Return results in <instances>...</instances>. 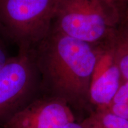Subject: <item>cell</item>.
I'll use <instances>...</instances> for the list:
<instances>
[{
  "instance_id": "cell-1",
  "label": "cell",
  "mask_w": 128,
  "mask_h": 128,
  "mask_svg": "<svg viewBox=\"0 0 128 128\" xmlns=\"http://www.w3.org/2000/svg\"><path fill=\"white\" fill-rule=\"evenodd\" d=\"M31 50L42 94L65 102L80 122L92 112L90 86L97 59L95 46L51 28Z\"/></svg>"
},
{
  "instance_id": "cell-2",
  "label": "cell",
  "mask_w": 128,
  "mask_h": 128,
  "mask_svg": "<svg viewBox=\"0 0 128 128\" xmlns=\"http://www.w3.org/2000/svg\"><path fill=\"white\" fill-rule=\"evenodd\" d=\"M120 20L112 0H58L51 28L96 46L112 39Z\"/></svg>"
},
{
  "instance_id": "cell-3",
  "label": "cell",
  "mask_w": 128,
  "mask_h": 128,
  "mask_svg": "<svg viewBox=\"0 0 128 128\" xmlns=\"http://www.w3.org/2000/svg\"><path fill=\"white\" fill-rule=\"evenodd\" d=\"M58 2L0 0V31L18 50H31L50 32Z\"/></svg>"
},
{
  "instance_id": "cell-4",
  "label": "cell",
  "mask_w": 128,
  "mask_h": 128,
  "mask_svg": "<svg viewBox=\"0 0 128 128\" xmlns=\"http://www.w3.org/2000/svg\"><path fill=\"white\" fill-rule=\"evenodd\" d=\"M42 94L32 50H18L0 69V126Z\"/></svg>"
},
{
  "instance_id": "cell-5",
  "label": "cell",
  "mask_w": 128,
  "mask_h": 128,
  "mask_svg": "<svg viewBox=\"0 0 128 128\" xmlns=\"http://www.w3.org/2000/svg\"><path fill=\"white\" fill-rule=\"evenodd\" d=\"M77 122L74 112L60 99L42 94L15 113L2 128H64Z\"/></svg>"
},
{
  "instance_id": "cell-6",
  "label": "cell",
  "mask_w": 128,
  "mask_h": 128,
  "mask_svg": "<svg viewBox=\"0 0 128 128\" xmlns=\"http://www.w3.org/2000/svg\"><path fill=\"white\" fill-rule=\"evenodd\" d=\"M112 39L95 46L97 59L90 86L92 111L106 109L124 81L114 58Z\"/></svg>"
},
{
  "instance_id": "cell-7",
  "label": "cell",
  "mask_w": 128,
  "mask_h": 128,
  "mask_svg": "<svg viewBox=\"0 0 128 128\" xmlns=\"http://www.w3.org/2000/svg\"><path fill=\"white\" fill-rule=\"evenodd\" d=\"M79 123L82 128H128V120L106 109L92 110Z\"/></svg>"
},
{
  "instance_id": "cell-8",
  "label": "cell",
  "mask_w": 128,
  "mask_h": 128,
  "mask_svg": "<svg viewBox=\"0 0 128 128\" xmlns=\"http://www.w3.org/2000/svg\"><path fill=\"white\" fill-rule=\"evenodd\" d=\"M116 62L124 81H128V27L119 23L112 39Z\"/></svg>"
},
{
  "instance_id": "cell-9",
  "label": "cell",
  "mask_w": 128,
  "mask_h": 128,
  "mask_svg": "<svg viewBox=\"0 0 128 128\" xmlns=\"http://www.w3.org/2000/svg\"><path fill=\"white\" fill-rule=\"evenodd\" d=\"M106 109L128 120V81H123Z\"/></svg>"
},
{
  "instance_id": "cell-10",
  "label": "cell",
  "mask_w": 128,
  "mask_h": 128,
  "mask_svg": "<svg viewBox=\"0 0 128 128\" xmlns=\"http://www.w3.org/2000/svg\"><path fill=\"white\" fill-rule=\"evenodd\" d=\"M7 40L0 31V69L4 66L8 60L10 56L7 49Z\"/></svg>"
},
{
  "instance_id": "cell-11",
  "label": "cell",
  "mask_w": 128,
  "mask_h": 128,
  "mask_svg": "<svg viewBox=\"0 0 128 128\" xmlns=\"http://www.w3.org/2000/svg\"><path fill=\"white\" fill-rule=\"evenodd\" d=\"M118 9L120 18L124 12L128 9V0H112Z\"/></svg>"
},
{
  "instance_id": "cell-12",
  "label": "cell",
  "mask_w": 128,
  "mask_h": 128,
  "mask_svg": "<svg viewBox=\"0 0 128 128\" xmlns=\"http://www.w3.org/2000/svg\"><path fill=\"white\" fill-rule=\"evenodd\" d=\"M120 23L124 24L128 27V9L121 16Z\"/></svg>"
},
{
  "instance_id": "cell-13",
  "label": "cell",
  "mask_w": 128,
  "mask_h": 128,
  "mask_svg": "<svg viewBox=\"0 0 128 128\" xmlns=\"http://www.w3.org/2000/svg\"><path fill=\"white\" fill-rule=\"evenodd\" d=\"M64 128H82L81 124L78 122H74L66 124Z\"/></svg>"
}]
</instances>
